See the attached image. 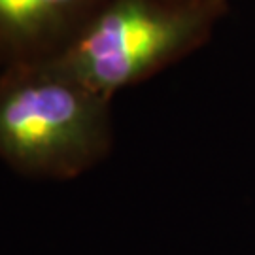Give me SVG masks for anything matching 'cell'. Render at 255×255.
I'll return each instance as SVG.
<instances>
[{
    "instance_id": "cell-3",
    "label": "cell",
    "mask_w": 255,
    "mask_h": 255,
    "mask_svg": "<svg viewBox=\"0 0 255 255\" xmlns=\"http://www.w3.org/2000/svg\"><path fill=\"white\" fill-rule=\"evenodd\" d=\"M106 0H0V64L51 61Z\"/></svg>"
},
{
    "instance_id": "cell-2",
    "label": "cell",
    "mask_w": 255,
    "mask_h": 255,
    "mask_svg": "<svg viewBox=\"0 0 255 255\" xmlns=\"http://www.w3.org/2000/svg\"><path fill=\"white\" fill-rule=\"evenodd\" d=\"M225 11L172 0H106L51 63L112 101L204 46Z\"/></svg>"
},
{
    "instance_id": "cell-4",
    "label": "cell",
    "mask_w": 255,
    "mask_h": 255,
    "mask_svg": "<svg viewBox=\"0 0 255 255\" xmlns=\"http://www.w3.org/2000/svg\"><path fill=\"white\" fill-rule=\"evenodd\" d=\"M172 2H185V4H206V6H223V8H227L231 0H172Z\"/></svg>"
},
{
    "instance_id": "cell-1",
    "label": "cell",
    "mask_w": 255,
    "mask_h": 255,
    "mask_svg": "<svg viewBox=\"0 0 255 255\" xmlns=\"http://www.w3.org/2000/svg\"><path fill=\"white\" fill-rule=\"evenodd\" d=\"M112 101L55 63L8 66L0 74V159L30 178L72 180L114 144Z\"/></svg>"
}]
</instances>
